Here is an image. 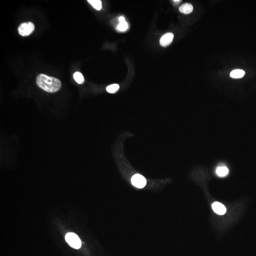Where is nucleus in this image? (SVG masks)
I'll list each match as a JSON object with an SVG mask.
<instances>
[{
    "label": "nucleus",
    "mask_w": 256,
    "mask_h": 256,
    "mask_svg": "<svg viewBox=\"0 0 256 256\" xmlns=\"http://www.w3.org/2000/svg\"><path fill=\"white\" fill-rule=\"evenodd\" d=\"M36 82L40 88L48 93H55L59 91L61 86L59 80L45 74L39 75Z\"/></svg>",
    "instance_id": "f257e3e1"
},
{
    "label": "nucleus",
    "mask_w": 256,
    "mask_h": 256,
    "mask_svg": "<svg viewBox=\"0 0 256 256\" xmlns=\"http://www.w3.org/2000/svg\"><path fill=\"white\" fill-rule=\"evenodd\" d=\"M66 242L72 248L78 249L81 246V242L78 235L72 232H69L66 234Z\"/></svg>",
    "instance_id": "f03ea898"
},
{
    "label": "nucleus",
    "mask_w": 256,
    "mask_h": 256,
    "mask_svg": "<svg viewBox=\"0 0 256 256\" xmlns=\"http://www.w3.org/2000/svg\"><path fill=\"white\" fill-rule=\"evenodd\" d=\"M35 26L32 22L21 23L18 28V32L20 35L26 36L32 33L34 30Z\"/></svg>",
    "instance_id": "7ed1b4c3"
},
{
    "label": "nucleus",
    "mask_w": 256,
    "mask_h": 256,
    "mask_svg": "<svg viewBox=\"0 0 256 256\" xmlns=\"http://www.w3.org/2000/svg\"><path fill=\"white\" fill-rule=\"evenodd\" d=\"M132 183L137 188H142L146 185L147 180L144 177L140 174H136L132 178Z\"/></svg>",
    "instance_id": "20e7f679"
},
{
    "label": "nucleus",
    "mask_w": 256,
    "mask_h": 256,
    "mask_svg": "<svg viewBox=\"0 0 256 256\" xmlns=\"http://www.w3.org/2000/svg\"><path fill=\"white\" fill-rule=\"evenodd\" d=\"M174 34L172 33H167L161 37L160 40V44L162 47H166L170 45L173 40Z\"/></svg>",
    "instance_id": "39448f33"
},
{
    "label": "nucleus",
    "mask_w": 256,
    "mask_h": 256,
    "mask_svg": "<svg viewBox=\"0 0 256 256\" xmlns=\"http://www.w3.org/2000/svg\"><path fill=\"white\" fill-rule=\"evenodd\" d=\"M213 211L219 215H224L226 212V208L223 204L219 202H216L212 204Z\"/></svg>",
    "instance_id": "423d86ee"
},
{
    "label": "nucleus",
    "mask_w": 256,
    "mask_h": 256,
    "mask_svg": "<svg viewBox=\"0 0 256 256\" xmlns=\"http://www.w3.org/2000/svg\"><path fill=\"white\" fill-rule=\"evenodd\" d=\"M193 6L189 3H185L182 4L179 8V10L181 13L185 14L190 13L193 11Z\"/></svg>",
    "instance_id": "0eeeda50"
},
{
    "label": "nucleus",
    "mask_w": 256,
    "mask_h": 256,
    "mask_svg": "<svg viewBox=\"0 0 256 256\" xmlns=\"http://www.w3.org/2000/svg\"><path fill=\"white\" fill-rule=\"evenodd\" d=\"M245 72L242 69H236L232 70L230 73V76L232 78H241L244 76Z\"/></svg>",
    "instance_id": "6e6552de"
},
{
    "label": "nucleus",
    "mask_w": 256,
    "mask_h": 256,
    "mask_svg": "<svg viewBox=\"0 0 256 256\" xmlns=\"http://www.w3.org/2000/svg\"><path fill=\"white\" fill-rule=\"evenodd\" d=\"M216 172L218 176L219 177H224L228 175L229 173V170L226 166H219L217 168Z\"/></svg>",
    "instance_id": "1a4fd4ad"
},
{
    "label": "nucleus",
    "mask_w": 256,
    "mask_h": 256,
    "mask_svg": "<svg viewBox=\"0 0 256 256\" xmlns=\"http://www.w3.org/2000/svg\"><path fill=\"white\" fill-rule=\"evenodd\" d=\"M87 2L98 11L101 10L102 8V3L100 0H88Z\"/></svg>",
    "instance_id": "9d476101"
},
{
    "label": "nucleus",
    "mask_w": 256,
    "mask_h": 256,
    "mask_svg": "<svg viewBox=\"0 0 256 256\" xmlns=\"http://www.w3.org/2000/svg\"><path fill=\"white\" fill-rule=\"evenodd\" d=\"M75 81L79 84H82L84 82V76L79 72H76L73 75Z\"/></svg>",
    "instance_id": "9b49d317"
},
{
    "label": "nucleus",
    "mask_w": 256,
    "mask_h": 256,
    "mask_svg": "<svg viewBox=\"0 0 256 256\" xmlns=\"http://www.w3.org/2000/svg\"><path fill=\"white\" fill-rule=\"evenodd\" d=\"M120 86L117 84H113L107 87L106 90L109 93H115L119 89Z\"/></svg>",
    "instance_id": "f8f14e48"
},
{
    "label": "nucleus",
    "mask_w": 256,
    "mask_h": 256,
    "mask_svg": "<svg viewBox=\"0 0 256 256\" xmlns=\"http://www.w3.org/2000/svg\"><path fill=\"white\" fill-rule=\"evenodd\" d=\"M128 28V25L126 21L120 23L117 27V29L120 32H125Z\"/></svg>",
    "instance_id": "ddd939ff"
},
{
    "label": "nucleus",
    "mask_w": 256,
    "mask_h": 256,
    "mask_svg": "<svg viewBox=\"0 0 256 256\" xmlns=\"http://www.w3.org/2000/svg\"><path fill=\"white\" fill-rule=\"evenodd\" d=\"M119 20L120 22V23L121 22H124L125 21V18H124V17H120L119 18Z\"/></svg>",
    "instance_id": "4468645a"
},
{
    "label": "nucleus",
    "mask_w": 256,
    "mask_h": 256,
    "mask_svg": "<svg viewBox=\"0 0 256 256\" xmlns=\"http://www.w3.org/2000/svg\"><path fill=\"white\" fill-rule=\"evenodd\" d=\"M173 2L174 3H177L178 4L180 3V2H181V1H179V0H174V1H173Z\"/></svg>",
    "instance_id": "2eb2a0df"
}]
</instances>
